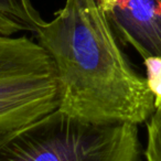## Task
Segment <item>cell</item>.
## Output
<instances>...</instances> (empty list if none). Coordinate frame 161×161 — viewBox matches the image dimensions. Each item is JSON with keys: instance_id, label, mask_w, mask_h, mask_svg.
<instances>
[{"instance_id": "6da1fadb", "label": "cell", "mask_w": 161, "mask_h": 161, "mask_svg": "<svg viewBox=\"0 0 161 161\" xmlns=\"http://www.w3.org/2000/svg\"><path fill=\"white\" fill-rule=\"evenodd\" d=\"M36 36L55 65L60 110L97 125L149 120L154 95L124 54L97 0H66Z\"/></svg>"}, {"instance_id": "7a4b0ae2", "label": "cell", "mask_w": 161, "mask_h": 161, "mask_svg": "<svg viewBox=\"0 0 161 161\" xmlns=\"http://www.w3.org/2000/svg\"><path fill=\"white\" fill-rule=\"evenodd\" d=\"M138 125H97L55 109L0 131V161H141Z\"/></svg>"}, {"instance_id": "3957f363", "label": "cell", "mask_w": 161, "mask_h": 161, "mask_svg": "<svg viewBox=\"0 0 161 161\" xmlns=\"http://www.w3.org/2000/svg\"><path fill=\"white\" fill-rule=\"evenodd\" d=\"M58 108V75L47 50L25 36L0 34V131Z\"/></svg>"}, {"instance_id": "277c9868", "label": "cell", "mask_w": 161, "mask_h": 161, "mask_svg": "<svg viewBox=\"0 0 161 161\" xmlns=\"http://www.w3.org/2000/svg\"><path fill=\"white\" fill-rule=\"evenodd\" d=\"M117 39L141 58H161V0H97Z\"/></svg>"}, {"instance_id": "5b68a950", "label": "cell", "mask_w": 161, "mask_h": 161, "mask_svg": "<svg viewBox=\"0 0 161 161\" xmlns=\"http://www.w3.org/2000/svg\"><path fill=\"white\" fill-rule=\"evenodd\" d=\"M44 23L31 0H0V34H36Z\"/></svg>"}, {"instance_id": "8992f818", "label": "cell", "mask_w": 161, "mask_h": 161, "mask_svg": "<svg viewBox=\"0 0 161 161\" xmlns=\"http://www.w3.org/2000/svg\"><path fill=\"white\" fill-rule=\"evenodd\" d=\"M146 161H161V101L156 103V109L147 121Z\"/></svg>"}, {"instance_id": "52a82bcc", "label": "cell", "mask_w": 161, "mask_h": 161, "mask_svg": "<svg viewBox=\"0 0 161 161\" xmlns=\"http://www.w3.org/2000/svg\"><path fill=\"white\" fill-rule=\"evenodd\" d=\"M146 80L157 102L161 101V58H148L143 60Z\"/></svg>"}]
</instances>
